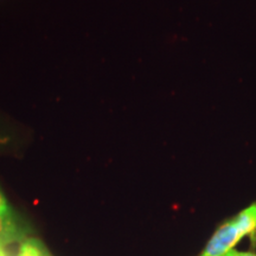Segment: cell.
Here are the masks:
<instances>
[{
    "label": "cell",
    "mask_w": 256,
    "mask_h": 256,
    "mask_svg": "<svg viewBox=\"0 0 256 256\" xmlns=\"http://www.w3.org/2000/svg\"><path fill=\"white\" fill-rule=\"evenodd\" d=\"M17 256H51L46 246L37 238H28L22 243Z\"/></svg>",
    "instance_id": "3957f363"
},
{
    "label": "cell",
    "mask_w": 256,
    "mask_h": 256,
    "mask_svg": "<svg viewBox=\"0 0 256 256\" xmlns=\"http://www.w3.org/2000/svg\"><path fill=\"white\" fill-rule=\"evenodd\" d=\"M0 256H6L5 252H4V249H2V247H0Z\"/></svg>",
    "instance_id": "5b68a950"
},
{
    "label": "cell",
    "mask_w": 256,
    "mask_h": 256,
    "mask_svg": "<svg viewBox=\"0 0 256 256\" xmlns=\"http://www.w3.org/2000/svg\"><path fill=\"white\" fill-rule=\"evenodd\" d=\"M256 232V203L226 220L214 234L202 256H223L246 235Z\"/></svg>",
    "instance_id": "6da1fadb"
},
{
    "label": "cell",
    "mask_w": 256,
    "mask_h": 256,
    "mask_svg": "<svg viewBox=\"0 0 256 256\" xmlns=\"http://www.w3.org/2000/svg\"><path fill=\"white\" fill-rule=\"evenodd\" d=\"M19 234L16 214L0 188V247L14 242Z\"/></svg>",
    "instance_id": "7a4b0ae2"
},
{
    "label": "cell",
    "mask_w": 256,
    "mask_h": 256,
    "mask_svg": "<svg viewBox=\"0 0 256 256\" xmlns=\"http://www.w3.org/2000/svg\"><path fill=\"white\" fill-rule=\"evenodd\" d=\"M223 256H256L254 252H238V250H229L228 252H226Z\"/></svg>",
    "instance_id": "277c9868"
}]
</instances>
